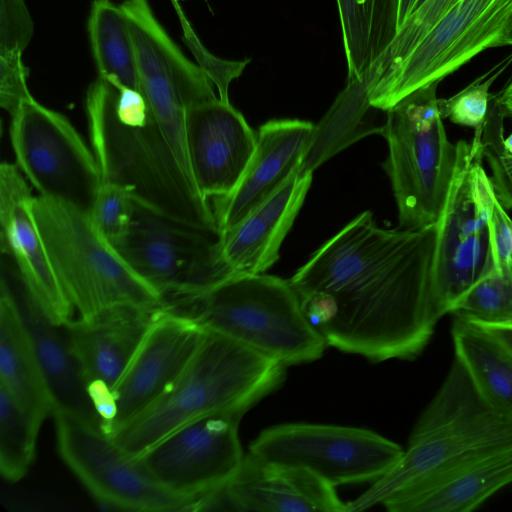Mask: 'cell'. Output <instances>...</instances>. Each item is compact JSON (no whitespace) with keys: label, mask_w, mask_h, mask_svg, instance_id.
<instances>
[{"label":"cell","mask_w":512,"mask_h":512,"mask_svg":"<svg viewBox=\"0 0 512 512\" xmlns=\"http://www.w3.org/2000/svg\"><path fill=\"white\" fill-rule=\"evenodd\" d=\"M16 165L42 197L90 213L102 178L93 150L61 113L33 97L11 118Z\"/></svg>","instance_id":"obj_10"},{"label":"cell","mask_w":512,"mask_h":512,"mask_svg":"<svg viewBox=\"0 0 512 512\" xmlns=\"http://www.w3.org/2000/svg\"><path fill=\"white\" fill-rule=\"evenodd\" d=\"M21 51L0 54V106L12 118L20 105L32 98L27 86L29 69Z\"/></svg>","instance_id":"obj_38"},{"label":"cell","mask_w":512,"mask_h":512,"mask_svg":"<svg viewBox=\"0 0 512 512\" xmlns=\"http://www.w3.org/2000/svg\"><path fill=\"white\" fill-rule=\"evenodd\" d=\"M460 0H424L399 28L394 40L375 61L382 74L400 64L426 34Z\"/></svg>","instance_id":"obj_33"},{"label":"cell","mask_w":512,"mask_h":512,"mask_svg":"<svg viewBox=\"0 0 512 512\" xmlns=\"http://www.w3.org/2000/svg\"><path fill=\"white\" fill-rule=\"evenodd\" d=\"M349 512L335 487L312 472L244 455L236 474L201 496L192 511Z\"/></svg>","instance_id":"obj_17"},{"label":"cell","mask_w":512,"mask_h":512,"mask_svg":"<svg viewBox=\"0 0 512 512\" xmlns=\"http://www.w3.org/2000/svg\"><path fill=\"white\" fill-rule=\"evenodd\" d=\"M31 190L16 164L0 165L1 250L14 258L43 313L63 326L74 308L51 266L33 211Z\"/></svg>","instance_id":"obj_20"},{"label":"cell","mask_w":512,"mask_h":512,"mask_svg":"<svg viewBox=\"0 0 512 512\" xmlns=\"http://www.w3.org/2000/svg\"><path fill=\"white\" fill-rule=\"evenodd\" d=\"M507 45H512V11L504 23V26L495 41L494 47Z\"/></svg>","instance_id":"obj_42"},{"label":"cell","mask_w":512,"mask_h":512,"mask_svg":"<svg viewBox=\"0 0 512 512\" xmlns=\"http://www.w3.org/2000/svg\"><path fill=\"white\" fill-rule=\"evenodd\" d=\"M1 277L9 283L19 303L52 398L53 412L79 414L100 424L82 368L63 326L53 323L43 313L14 258L5 251H1Z\"/></svg>","instance_id":"obj_24"},{"label":"cell","mask_w":512,"mask_h":512,"mask_svg":"<svg viewBox=\"0 0 512 512\" xmlns=\"http://www.w3.org/2000/svg\"><path fill=\"white\" fill-rule=\"evenodd\" d=\"M42 423L0 387V473L6 481L17 482L29 471Z\"/></svg>","instance_id":"obj_30"},{"label":"cell","mask_w":512,"mask_h":512,"mask_svg":"<svg viewBox=\"0 0 512 512\" xmlns=\"http://www.w3.org/2000/svg\"><path fill=\"white\" fill-rule=\"evenodd\" d=\"M172 2L175 5L181 22L183 40L194 55L197 65L216 86L219 99L224 102H229L228 89L231 81L242 74L251 59L230 61L218 58L210 53L195 34L177 1Z\"/></svg>","instance_id":"obj_36"},{"label":"cell","mask_w":512,"mask_h":512,"mask_svg":"<svg viewBox=\"0 0 512 512\" xmlns=\"http://www.w3.org/2000/svg\"><path fill=\"white\" fill-rule=\"evenodd\" d=\"M204 332L183 313L166 306L157 310L111 391L109 416L101 428L111 435L157 400L187 365Z\"/></svg>","instance_id":"obj_16"},{"label":"cell","mask_w":512,"mask_h":512,"mask_svg":"<svg viewBox=\"0 0 512 512\" xmlns=\"http://www.w3.org/2000/svg\"><path fill=\"white\" fill-rule=\"evenodd\" d=\"M120 6L133 40L140 92L180 164L192 178L185 115L191 106L216 98L213 83L183 54L158 21L148 0H125Z\"/></svg>","instance_id":"obj_11"},{"label":"cell","mask_w":512,"mask_h":512,"mask_svg":"<svg viewBox=\"0 0 512 512\" xmlns=\"http://www.w3.org/2000/svg\"><path fill=\"white\" fill-rule=\"evenodd\" d=\"M512 442V421L480 395L454 362L417 420L401 458L354 501L349 512L383 504L394 494L478 453Z\"/></svg>","instance_id":"obj_5"},{"label":"cell","mask_w":512,"mask_h":512,"mask_svg":"<svg viewBox=\"0 0 512 512\" xmlns=\"http://www.w3.org/2000/svg\"><path fill=\"white\" fill-rule=\"evenodd\" d=\"M478 325V324H477ZM495 336L512 351V324L479 325Z\"/></svg>","instance_id":"obj_41"},{"label":"cell","mask_w":512,"mask_h":512,"mask_svg":"<svg viewBox=\"0 0 512 512\" xmlns=\"http://www.w3.org/2000/svg\"><path fill=\"white\" fill-rule=\"evenodd\" d=\"M482 126L471 141L457 142V159L436 223L433 293L440 317L495 267L491 216L497 196L484 168Z\"/></svg>","instance_id":"obj_8"},{"label":"cell","mask_w":512,"mask_h":512,"mask_svg":"<svg viewBox=\"0 0 512 512\" xmlns=\"http://www.w3.org/2000/svg\"><path fill=\"white\" fill-rule=\"evenodd\" d=\"M512 483V442L486 450L401 490L391 512H468Z\"/></svg>","instance_id":"obj_22"},{"label":"cell","mask_w":512,"mask_h":512,"mask_svg":"<svg viewBox=\"0 0 512 512\" xmlns=\"http://www.w3.org/2000/svg\"><path fill=\"white\" fill-rule=\"evenodd\" d=\"M438 84L415 90L387 110L381 131L389 149L383 168L404 229L437 223L454 173L457 145L449 141L438 110Z\"/></svg>","instance_id":"obj_7"},{"label":"cell","mask_w":512,"mask_h":512,"mask_svg":"<svg viewBox=\"0 0 512 512\" xmlns=\"http://www.w3.org/2000/svg\"><path fill=\"white\" fill-rule=\"evenodd\" d=\"M34 25L24 0H0V54L27 48Z\"/></svg>","instance_id":"obj_37"},{"label":"cell","mask_w":512,"mask_h":512,"mask_svg":"<svg viewBox=\"0 0 512 512\" xmlns=\"http://www.w3.org/2000/svg\"><path fill=\"white\" fill-rule=\"evenodd\" d=\"M135 205L124 187L101 182L89 214L97 229L113 245L127 232Z\"/></svg>","instance_id":"obj_34"},{"label":"cell","mask_w":512,"mask_h":512,"mask_svg":"<svg viewBox=\"0 0 512 512\" xmlns=\"http://www.w3.org/2000/svg\"><path fill=\"white\" fill-rule=\"evenodd\" d=\"M0 387L25 411L44 421L53 402L36 350L9 283L0 284Z\"/></svg>","instance_id":"obj_25"},{"label":"cell","mask_w":512,"mask_h":512,"mask_svg":"<svg viewBox=\"0 0 512 512\" xmlns=\"http://www.w3.org/2000/svg\"><path fill=\"white\" fill-rule=\"evenodd\" d=\"M503 147L506 153L512 156V133L503 139Z\"/></svg>","instance_id":"obj_45"},{"label":"cell","mask_w":512,"mask_h":512,"mask_svg":"<svg viewBox=\"0 0 512 512\" xmlns=\"http://www.w3.org/2000/svg\"><path fill=\"white\" fill-rule=\"evenodd\" d=\"M420 0H400L398 11V30L410 14L415 10Z\"/></svg>","instance_id":"obj_43"},{"label":"cell","mask_w":512,"mask_h":512,"mask_svg":"<svg viewBox=\"0 0 512 512\" xmlns=\"http://www.w3.org/2000/svg\"><path fill=\"white\" fill-rule=\"evenodd\" d=\"M172 1H177V2H178V1H180V0H172Z\"/></svg>","instance_id":"obj_46"},{"label":"cell","mask_w":512,"mask_h":512,"mask_svg":"<svg viewBox=\"0 0 512 512\" xmlns=\"http://www.w3.org/2000/svg\"><path fill=\"white\" fill-rule=\"evenodd\" d=\"M450 313L478 325L512 324V270L492 269L460 297Z\"/></svg>","instance_id":"obj_31"},{"label":"cell","mask_w":512,"mask_h":512,"mask_svg":"<svg viewBox=\"0 0 512 512\" xmlns=\"http://www.w3.org/2000/svg\"><path fill=\"white\" fill-rule=\"evenodd\" d=\"M32 211L53 271L79 317L117 306H165L161 295L101 234L88 212L40 195L34 196Z\"/></svg>","instance_id":"obj_6"},{"label":"cell","mask_w":512,"mask_h":512,"mask_svg":"<svg viewBox=\"0 0 512 512\" xmlns=\"http://www.w3.org/2000/svg\"><path fill=\"white\" fill-rule=\"evenodd\" d=\"M315 125L297 119L260 126L255 152L241 180L226 197L213 199L219 237L273 195L300 166Z\"/></svg>","instance_id":"obj_21"},{"label":"cell","mask_w":512,"mask_h":512,"mask_svg":"<svg viewBox=\"0 0 512 512\" xmlns=\"http://www.w3.org/2000/svg\"><path fill=\"white\" fill-rule=\"evenodd\" d=\"M455 359L483 399L512 421V351L483 327L456 317L452 326Z\"/></svg>","instance_id":"obj_26"},{"label":"cell","mask_w":512,"mask_h":512,"mask_svg":"<svg viewBox=\"0 0 512 512\" xmlns=\"http://www.w3.org/2000/svg\"><path fill=\"white\" fill-rule=\"evenodd\" d=\"M436 224L384 229L365 211L316 250L289 279L328 346L371 361L412 359L437 321Z\"/></svg>","instance_id":"obj_1"},{"label":"cell","mask_w":512,"mask_h":512,"mask_svg":"<svg viewBox=\"0 0 512 512\" xmlns=\"http://www.w3.org/2000/svg\"><path fill=\"white\" fill-rule=\"evenodd\" d=\"M511 11L512 0H460L400 64L382 74L371 91V106L387 111L493 48Z\"/></svg>","instance_id":"obj_14"},{"label":"cell","mask_w":512,"mask_h":512,"mask_svg":"<svg viewBox=\"0 0 512 512\" xmlns=\"http://www.w3.org/2000/svg\"><path fill=\"white\" fill-rule=\"evenodd\" d=\"M242 416L220 413L195 420L138 457L161 487L192 501V510L197 499L225 485L241 466L244 454L238 426Z\"/></svg>","instance_id":"obj_15"},{"label":"cell","mask_w":512,"mask_h":512,"mask_svg":"<svg viewBox=\"0 0 512 512\" xmlns=\"http://www.w3.org/2000/svg\"><path fill=\"white\" fill-rule=\"evenodd\" d=\"M380 77L373 63L362 77L348 79L330 110L315 125L311 143L299 166L302 174H313L322 162L371 133L361 121L372 107L370 94Z\"/></svg>","instance_id":"obj_27"},{"label":"cell","mask_w":512,"mask_h":512,"mask_svg":"<svg viewBox=\"0 0 512 512\" xmlns=\"http://www.w3.org/2000/svg\"><path fill=\"white\" fill-rule=\"evenodd\" d=\"M403 452L367 429L307 423L269 427L249 446V453L263 460L306 469L334 487L376 481Z\"/></svg>","instance_id":"obj_12"},{"label":"cell","mask_w":512,"mask_h":512,"mask_svg":"<svg viewBox=\"0 0 512 512\" xmlns=\"http://www.w3.org/2000/svg\"><path fill=\"white\" fill-rule=\"evenodd\" d=\"M87 30L99 77L117 89L140 91L133 40L121 6L110 0H94Z\"/></svg>","instance_id":"obj_29"},{"label":"cell","mask_w":512,"mask_h":512,"mask_svg":"<svg viewBox=\"0 0 512 512\" xmlns=\"http://www.w3.org/2000/svg\"><path fill=\"white\" fill-rule=\"evenodd\" d=\"M312 174L299 167L267 200L245 216L217 242L225 277L262 274L278 259L280 246L302 207Z\"/></svg>","instance_id":"obj_23"},{"label":"cell","mask_w":512,"mask_h":512,"mask_svg":"<svg viewBox=\"0 0 512 512\" xmlns=\"http://www.w3.org/2000/svg\"><path fill=\"white\" fill-rule=\"evenodd\" d=\"M52 416L61 458L98 502L128 511L191 510L192 501L161 487L97 421L60 410Z\"/></svg>","instance_id":"obj_9"},{"label":"cell","mask_w":512,"mask_h":512,"mask_svg":"<svg viewBox=\"0 0 512 512\" xmlns=\"http://www.w3.org/2000/svg\"><path fill=\"white\" fill-rule=\"evenodd\" d=\"M500 73L501 70H498L492 75H484L455 95L438 99L441 118L474 129L481 127L488 114L491 96L489 88Z\"/></svg>","instance_id":"obj_35"},{"label":"cell","mask_w":512,"mask_h":512,"mask_svg":"<svg viewBox=\"0 0 512 512\" xmlns=\"http://www.w3.org/2000/svg\"><path fill=\"white\" fill-rule=\"evenodd\" d=\"M115 112L120 122L129 126H143L150 119V110L144 95L135 89H117Z\"/></svg>","instance_id":"obj_40"},{"label":"cell","mask_w":512,"mask_h":512,"mask_svg":"<svg viewBox=\"0 0 512 512\" xmlns=\"http://www.w3.org/2000/svg\"><path fill=\"white\" fill-rule=\"evenodd\" d=\"M491 242L495 267L512 270V219L498 198L491 216Z\"/></svg>","instance_id":"obj_39"},{"label":"cell","mask_w":512,"mask_h":512,"mask_svg":"<svg viewBox=\"0 0 512 512\" xmlns=\"http://www.w3.org/2000/svg\"><path fill=\"white\" fill-rule=\"evenodd\" d=\"M504 117L499 94H491L481 131L483 156L490 168V178L498 200L505 209H512V156L503 147Z\"/></svg>","instance_id":"obj_32"},{"label":"cell","mask_w":512,"mask_h":512,"mask_svg":"<svg viewBox=\"0 0 512 512\" xmlns=\"http://www.w3.org/2000/svg\"><path fill=\"white\" fill-rule=\"evenodd\" d=\"M499 102L503 109L505 116L512 117V81L511 83L499 94Z\"/></svg>","instance_id":"obj_44"},{"label":"cell","mask_w":512,"mask_h":512,"mask_svg":"<svg viewBox=\"0 0 512 512\" xmlns=\"http://www.w3.org/2000/svg\"><path fill=\"white\" fill-rule=\"evenodd\" d=\"M117 94L99 76L86 93L90 141L102 182L124 187L136 203L157 214L219 235L209 200L180 164L151 112L143 126L123 124L115 112Z\"/></svg>","instance_id":"obj_3"},{"label":"cell","mask_w":512,"mask_h":512,"mask_svg":"<svg viewBox=\"0 0 512 512\" xmlns=\"http://www.w3.org/2000/svg\"><path fill=\"white\" fill-rule=\"evenodd\" d=\"M218 239L217 234L136 203L127 232L113 246L166 305L226 278L219 263Z\"/></svg>","instance_id":"obj_13"},{"label":"cell","mask_w":512,"mask_h":512,"mask_svg":"<svg viewBox=\"0 0 512 512\" xmlns=\"http://www.w3.org/2000/svg\"><path fill=\"white\" fill-rule=\"evenodd\" d=\"M400 0H337L348 79L360 78L398 32Z\"/></svg>","instance_id":"obj_28"},{"label":"cell","mask_w":512,"mask_h":512,"mask_svg":"<svg viewBox=\"0 0 512 512\" xmlns=\"http://www.w3.org/2000/svg\"><path fill=\"white\" fill-rule=\"evenodd\" d=\"M160 308L117 306L89 317L72 318L63 325L100 423L109 416L113 387Z\"/></svg>","instance_id":"obj_19"},{"label":"cell","mask_w":512,"mask_h":512,"mask_svg":"<svg viewBox=\"0 0 512 512\" xmlns=\"http://www.w3.org/2000/svg\"><path fill=\"white\" fill-rule=\"evenodd\" d=\"M185 142L193 181L209 200L226 197L237 186L257 135L230 102L216 97L187 109Z\"/></svg>","instance_id":"obj_18"},{"label":"cell","mask_w":512,"mask_h":512,"mask_svg":"<svg viewBox=\"0 0 512 512\" xmlns=\"http://www.w3.org/2000/svg\"><path fill=\"white\" fill-rule=\"evenodd\" d=\"M286 367L322 357L327 343L289 280L240 274L165 305Z\"/></svg>","instance_id":"obj_4"},{"label":"cell","mask_w":512,"mask_h":512,"mask_svg":"<svg viewBox=\"0 0 512 512\" xmlns=\"http://www.w3.org/2000/svg\"><path fill=\"white\" fill-rule=\"evenodd\" d=\"M286 366L206 330L187 365L146 409L110 436L133 456L178 428L214 414L240 413L277 389Z\"/></svg>","instance_id":"obj_2"}]
</instances>
